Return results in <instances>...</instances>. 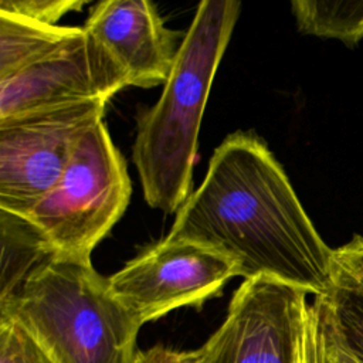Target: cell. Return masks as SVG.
I'll return each instance as SVG.
<instances>
[{"instance_id":"cell-17","label":"cell","mask_w":363,"mask_h":363,"mask_svg":"<svg viewBox=\"0 0 363 363\" xmlns=\"http://www.w3.org/2000/svg\"><path fill=\"white\" fill-rule=\"evenodd\" d=\"M216 345L210 336L204 345L193 350H179L164 346H153L139 350L136 363H214Z\"/></svg>"},{"instance_id":"cell-12","label":"cell","mask_w":363,"mask_h":363,"mask_svg":"<svg viewBox=\"0 0 363 363\" xmlns=\"http://www.w3.org/2000/svg\"><path fill=\"white\" fill-rule=\"evenodd\" d=\"M79 27L47 26L0 13V81L57 50Z\"/></svg>"},{"instance_id":"cell-8","label":"cell","mask_w":363,"mask_h":363,"mask_svg":"<svg viewBox=\"0 0 363 363\" xmlns=\"http://www.w3.org/2000/svg\"><path fill=\"white\" fill-rule=\"evenodd\" d=\"M308 295L274 279H244L211 335L214 363H294Z\"/></svg>"},{"instance_id":"cell-15","label":"cell","mask_w":363,"mask_h":363,"mask_svg":"<svg viewBox=\"0 0 363 363\" xmlns=\"http://www.w3.org/2000/svg\"><path fill=\"white\" fill-rule=\"evenodd\" d=\"M85 0H0V13L31 23L57 26L71 11H81Z\"/></svg>"},{"instance_id":"cell-4","label":"cell","mask_w":363,"mask_h":363,"mask_svg":"<svg viewBox=\"0 0 363 363\" xmlns=\"http://www.w3.org/2000/svg\"><path fill=\"white\" fill-rule=\"evenodd\" d=\"M129 197L126 162L99 121L79 136L60 180L26 217L57 254L91 259Z\"/></svg>"},{"instance_id":"cell-6","label":"cell","mask_w":363,"mask_h":363,"mask_svg":"<svg viewBox=\"0 0 363 363\" xmlns=\"http://www.w3.org/2000/svg\"><path fill=\"white\" fill-rule=\"evenodd\" d=\"M237 275L235 264L227 257L166 237L108 277V285L143 326L179 308H201Z\"/></svg>"},{"instance_id":"cell-7","label":"cell","mask_w":363,"mask_h":363,"mask_svg":"<svg viewBox=\"0 0 363 363\" xmlns=\"http://www.w3.org/2000/svg\"><path fill=\"white\" fill-rule=\"evenodd\" d=\"M126 74L84 27L52 52L0 81V122L31 112L104 101Z\"/></svg>"},{"instance_id":"cell-18","label":"cell","mask_w":363,"mask_h":363,"mask_svg":"<svg viewBox=\"0 0 363 363\" xmlns=\"http://www.w3.org/2000/svg\"><path fill=\"white\" fill-rule=\"evenodd\" d=\"M316 308V306H315ZM319 315V313H318ZM320 319V318H319ZM322 325V323H320ZM323 332V359L322 363H359L349 352H346L322 326Z\"/></svg>"},{"instance_id":"cell-9","label":"cell","mask_w":363,"mask_h":363,"mask_svg":"<svg viewBox=\"0 0 363 363\" xmlns=\"http://www.w3.org/2000/svg\"><path fill=\"white\" fill-rule=\"evenodd\" d=\"M84 30L126 74L129 85H164L180 47L150 1L105 0L91 10Z\"/></svg>"},{"instance_id":"cell-1","label":"cell","mask_w":363,"mask_h":363,"mask_svg":"<svg viewBox=\"0 0 363 363\" xmlns=\"http://www.w3.org/2000/svg\"><path fill=\"white\" fill-rule=\"evenodd\" d=\"M167 237L227 257L244 279H274L313 296L329 286L333 248L252 130H237L216 147L201 184L176 213Z\"/></svg>"},{"instance_id":"cell-10","label":"cell","mask_w":363,"mask_h":363,"mask_svg":"<svg viewBox=\"0 0 363 363\" xmlns=\"http://www.w3.org/2000/svg\"><path fill=\"white\" fill-rule=\"evenodd\" d=\"M312 302L323 329L363 363V235L333 250L329 286Z\"/></svg>"},{"instance_id":"cell-16","label":"cell","mask_w":363,"mask_h":363,"mask_svg":"<svg viewBox=\"0 0 363 363\" xmlns=\"http://www.w3.org/2000/svg\"><path fill=\"white\" fill-rule=\"evenodd\" d=\"M323 359V332L318 311L313 302H309L302 320L294 363H322Z\"/></svg>"},{"instance_id":"cell-5","label":"cell","mask_w":363,"mask_h":363,"mask_svg":"<svg viewBox=\"0 0 363 363\" xmlns=\"http://www.w3.org/2000/svg\"><path fill=\"white\" fill-rule=\"evenodd\" d=\"M96 101L0 122V210L26 217L60 180L79 136L104 121Z\"/></svg>"},{"instance_id":"cell-13","label":"cell","mask_w":363,"mask_h":363,"mask_svg":"<svg viewBox=\"0 0 363 363\" xmlns=\"http://www.w3.org/2000/svg\"><path fill=\"white\" fill-rule=\"evenodd\" d=\"M291 9L303 34L336 38L347 47L363 38V1L295 0Z\"/></svg>"},{"instance_id":"cell-11","label":"cell","mask_w":363,"mask_h":363,"mask_svg":"<svg viewBox=\"0 0 363 363\" xmlns=\"http://www.w3.org/2000/svg\"><path fill=\"white\" fill-rule=\"evenodd\" d=\"M0 303H4L17 295L34 269L57 252L27 217L0 210Z\"/></svg>"},{"instance_id":"cell-2","label":"cell","mask_w":363,"mask_h":363,"mask_svg":"<svg viewBox=\"0 0 363 363\" xmlns=\"http://www.w3.org/2000/svg\"><path fill=\"white\" fill-rule=\"evenodd\" d=\"M240 7L235 0L197 6L162 95L138 115L133 163L146 203L163 213H177L191 194L204 108Z\"/></svg>"},{"instance_id":"cell-3","label":"cell","mask_w":363,"mask_h":363,"mask_svg":"<svg viewBox=\"0 0 363 363\" xmlns=\"http://www.w3.org/2000/svg\"><path fill=\"white\" fill-rule=\"evenodd\" d=\"M0 315L17 320L54 363H136L142 325L89 258L55 254L27 278Z\"/></svg>"},{"instance_id":"cell-14","label":"cell","mask_w":363,"mask_h":363,"mask_svg":"<svg viewBox=\"0 0 363 363\" xmlns=\"http://www.w3.org/2000/svg\"><path fill=\"white\" fill-rule=\"evenodd\" d=\"M0 363H54L13 318L0 315Z\"/></svg>"}]
</instances>
